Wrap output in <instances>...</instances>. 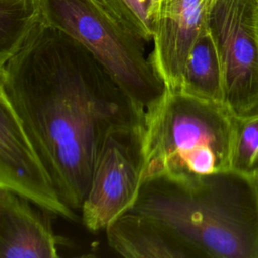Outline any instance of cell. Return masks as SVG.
Listing matches in <instances>:
<instances>
[{
  "label": "cell",
  "mask_w": 258,
  "mask_h": 258,
  "mask_svg": "<svg viewBox=\"0 0 258 258\" xmlns=\"http://www.w3.org/2000/svg\"><path fill=\"white\" fill-rule=\"evenodd\" d=\"M3 95L54 181L81 210L106 136L143 125L141 113L108 70L79 40L42 21L0 64Z\"/></svg>",
  "instance_id": "obj_1"
},
{
  "label": "cell",
  "mask_w": 258,
  "mask_h": 258,
  "mask_svg": "<svg viewBox=\"0 0 258 258\" xmlns=\"http://www.w3.org/2000/svg\"><path fill=\"white\" fill-rule=\"evenodd\" d=\"M130 211L164 223L203 257L258 258L254 177L227 170L191 181L148 179Z\"/></svg>",
  "instance_id": "obj_2"
},
{
  "label": "cell",
  "mask_w": 258,
  "mask_h": 258,
  "mask_svg": "<svg viewBox=\"0 0 258 258\" xmlns=\"http://www.w3.org/2000/svg\"><path fill=\"white\" fill-rule=\"evenodd\" d=\"M237 115L224 102L168 90L144 114L142 182L232 170Z\"/></svg>",
  "instance_id": "obj_3"
},
{
  "label": "cell",
  "mask_w": 258,
  "mask_h": 258,
  "mask_svg": "<svg viewBox=\"0 0 258 258\" xmlns=\"http://www.w3.org/2000/svg\"><path fill=\"white\" fill-rule=\"evenodd\" d=\"M44 21L84 44L108 70L143 114L165 85L145 55L144 40L121 23L100 0H43Z\"/></svg>",
  "instance_id": "obj_4"
},
{
  "label": "cell",
  "mask_w": 258,
  "mask_h": 258,
  "mask_svg": "<svg viewBox=\"0 0 258 258\" xmlns=\"http://www.w3.org/2000/svg\"><path fill=\"white\" fill-rule=\"evenodd\" d=\"M207 28L222 66L225 103L237 116L258 110V0H213Z\"/></svg>",
  "instance_id": "obj_5"
},
{
  "label": "cell",
  "mask_w": 258,
  "mask_h": 258,
  "mask_svg": "<svg viewBox=\"0 0 258 258\" xmlns=\"http://www.w3.org/2000/svg\"><path fill=\"white\" fill-rule=\"evenodd\" d=\"M143 125L111 131L105 138L81 207L84 226L97 232L131 210L142 183Z\"/></svg>",
  "instance_id": "obj_6"
},
{
  "label": "cell",
  "mask_w": 258,
  "mask_h": 258,
  "mask_svg": "<svg viewBox=\"0 0 258 258\" xmlns=\"http://www.w3.org/2000/svg\"><path fill=\"white\" fill-rule=\"evenodd\" d=\"M0 188L14 191L55 216L82 222L60 198L53 179L15 112L0 94Z\"/></svg>",
  "instance_id": "obj_7"
},
{
  "label": "cell",
  "mask_w": 258,
  "mask_h": 258,
  "mask_svg": "<svg viewBox=\"0 0 258 258\" xmlns=\"http://www.w3.org/2000/svg\"><path fill=\"white\" fill-rule=\"evenodd\" d=\"M213 0H158L150 61L168 90H180L187 55L207 27Z\"/></svg>",
  "instance_id": "obj_8"
},
{
  "label": "cell",
  "mask_w": 258,
  "mask_h": 258,
  "mask_svg": "<svg viewBox=\"0 0 258 258\" xmlns=\"http://www.w3.org/2000/svg\"><path fill=\"white\" fill-rule=\"evenodd\" d=\"M50 212L28 199L0 188V258H55L60 238Z\"/></svg>",
  "instance_id": "obj_9"
},
{
  "label": "cell",
  "mask_w": 258,
  "mask_h": 258,
  "mask_svg": "<svg viewBox=\"0 0 258 258\" xmlns=\"http://www.w3.org/2000/svg\"><path fill=\"white\" fill-rule=\"evenodd\" d=\"M109 247L128 258H202L173 229L152 217L128 211L106 228Z\"/></svg>",
  "instance_id": "obj_10"
},
{
  "label": "cell",
  "mask_w": 258,
  "mask_h": 258,
  "mask_svg": "<svg viewBox=\"0 0 258 258\" xmlns=\"http://www.w3.org/2000/svg\"><path fill=\"white\" fill-rule=\"evenodd\" d=\"M180 90L206 100L225 103L222 66L207 27L187 55Z\"/></svg>",
  "instance_id": "obj_11"
},
{
  "label": "cell",
  "mask_w": 258,
  "mask_h": 258,
  "mask_svg": "<svg viewBox=\"0 0 258 258\" xmlns=\"http://www.w3.org/2000/svg\"><path fill=\"white\" fill-rule=\"evenodd\" d=\"M44 21L43 0H0V64Z\"/></svg>",
  "instance_id": "obj_12"
},
{
  "label": "cell",
  "mask_w": 258,
  "mask_h": 258,
  "mask_svg": "<svg viewBox=\"0 0 258 258\" xmlns=\"http://www.w3.org/2000/svg\"><path fill=\"white\" fill-rule=\"evenodd\" d=\"M128 29L144 41L153 39L158 0H100Z\"/></svg>",
  "instance_id": "obj_13"
},
{
  "label": "cell",
  "mask_w": 258,
  "mask_h": 258,
  "mask_svg": "<svg viewBox=\"0 0 258 258\" xmlns=\"http://www.w3.org/2000/svg\"><path fill=\"white\" fill-rule=\"evenodd\" d=\"M232 170L251 177L258 173V110L236 118Z\"/></svg>",
  "instance_id": "obj_14"
},
{
  "label": "cell",
  "mask_w": 258,
  "mask_h": 258,
  "mask_svg": "<svg viewBox=\"0 0 258 258\" xmlns=\"http://www.w3.org/2000/svg\"><path fill=\"white\" fill-rule=\"evenodd\" d=\"M255 178V182H256V187H257V191H258V173L257 175L254 177Z\"/></svg>",
  "instance_id": "obj_15"
}]
</instances>
